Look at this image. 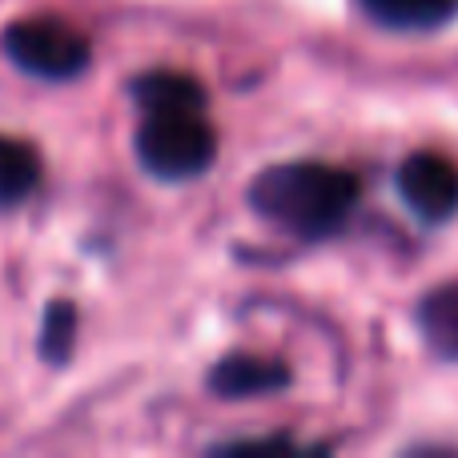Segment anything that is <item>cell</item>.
I'll return each mask as SVG.
<instances>
[{"label":"cell","instance_id":"obj_2","mask_svg":"<svg viewBox=\"0 0 458 458\" xmlns=\"http://www.w3.org/2000/svg\"><path fill=\"white\" fill-rule=\"evenodd\" d=\"M133 153L145 174L157 182H190L214 165L217 129L206 121V109L145 113L133 137Z\"/></svg>","mask_w":458,"mask_h":458},{"label":"cell","instance_id":"obj_3","mask_svg":"<svg viewBox=\"0 0 458 458\" xmlns=\"http://www.w3.org/2000/svg\"><path fill=\"white\" fill-rule=\"evenodd\" d=\"M4 56L37 81H77L93 64V45L81 29L56 16H29L4 29Z\"/></svg>","mask_w":458,"mask_h":458},{"label":"cell","instance_id":"obj_7","mask_svg":"<svg viewBox=\"0 0 458 458\" xmlns=\"http://www.w3.org/2000/svg\"><path fill=\"white\" fill-rule=\"evenodd\" d=\"M129 97L141 113H177L206 109V85L182 69H145L129 81Z\"/></svg>","mask_w":458,"mask_h":458},{"label":"cell","instance_id":"obj_4","mask_svg":"<svg viewBox=\"0 0 458 458\" xmlns=\"http://www.w3.org/2000/svg\"><path fill=\"white\" fill-rule=\"evenodd\" d=\"M398 198L419 222L443 225L458 214V165L446 153L419 149L398 165Z\"/></svg>","mask_w":458,"mask_h":458},{"label":"cell","instance_id":"obj_1","mask_svg":"<svg viewBox=\"0 0 458 458\" xmlns=\"http://www.w3.org/2000/svg\"><path fill=\"white\" fill-rule=\"evenodd\" d=\"M245 201L261 222L282 233L322 242L350 222L362 201V182L330 161H277L253 177Z\"/></svg>","mask_w":458,"mask_h":458},{"label":"cell","instance_id":"obj_5","mask_svg":"<svg viewBox=\"0 0 458 458\" xmlns=\"http://www.w3.org/2000/svg\"><path fill=\"white\" fill-rule=\"evenodd\" d=\"M293 382L290 366L277 358H261V354H225L214 362L206 386L214 398L225 403H245V398H269L282 394Z\"/></svg>","mask_w":458,"mask_h":458},{"label":"cell","instance_id":"obj_10","mask_svg":"<svg viewBox=\"0 0 458 458\" xmlns=\"http://www.w3.org/2000/svg\"><path fill=\"white\" fill-rule=\"evenodd\" d=\"M72 346H77V306L69 298H56L40 322V358L48 366H64L72 358Z\"/></svg>","mask_w":458,"mask_h":458},{"label":"cell","instance_id":"obj_11","mask_svg":"<svg viewBox=\"0 0 458 458\" xmlns=\"http://www.w3.org/2000/svg\"><path fill=\"white\" fill-rule=\"evenodd\" d=\"M290 435H261V438H229V443H217V454H253V451H293Z\"/></svg>","mask_w":458,"mask_h":458},{"label":"cell","instance_id":"obj_6","mask_svg":"<svg viewBox=\"0 0 458 458\" xmlns=\"http://www.w3.org/2000/svg\"><path fill=\"white\" fill-rule=\"evenodd\" d=\"M382 32H438L458 21V0H354Z\"/></svg>","mask_w":458,"mask_h":458},{"label":"cell","instance_id":"obj_8","mask_svg":"<svg viewBox=\"0 0 458 458\" xmlns=\"http://www.w3.org/2000/svg\"><path fill=\"white\" fill-rule=\"evenodd\" d=\"M419 330L427 346L446 362H458V277L422 293L419 301Z\"/></svg>","mask_w":458,"mask_h":458},{"label":"cell","instance_id":"obj_9","mask_svg":"<svg viewBox=\"0 0 458 458\" xmlns=\"http://www.w3.org/2000/svg\"><path fill=\"white\" fill-rule=\"evenodd\" d=\"M40 185V153L13 133H0V209L29 201Z\"/></svg>","mask_w":458,"mask_h":458}]
</instances>
